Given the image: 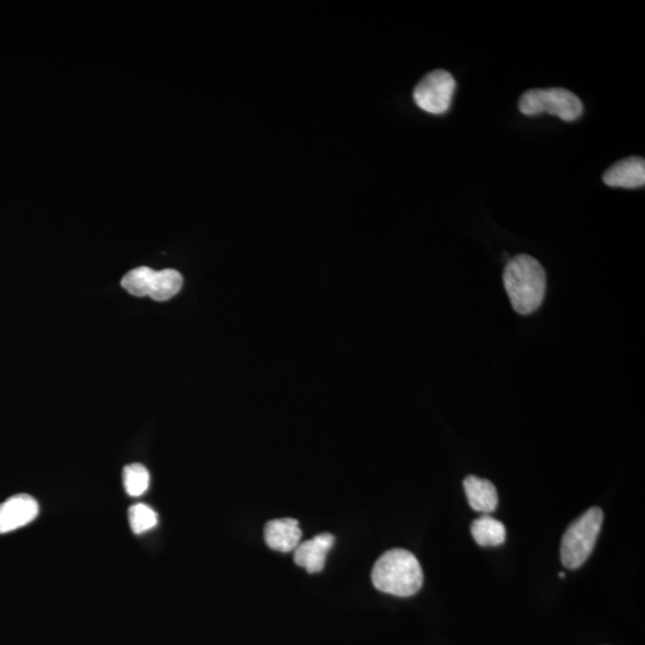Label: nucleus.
Segmentation results:
<instances>
[{
  "instance_id": "1",
  "label": "nucleus",
  "mask_w": 645,
  "mask_h": 645,
  "mask_svg": "<svg viewBox=\"0 0 645 645\" xmlns=\"http://www.w3.org/2000/svg\"><path fill=\"white\" fill-rule=\"evenodd\" d=\"M503 282L513 309L530 315L542 305L546 291L545 270L536 258L518 255L507 262Z\"/></svg>"
},
{
  "instance_id": "2",
  "label": "nucleus",
  "mask_w": 645,
  "mask_h": 645,
  "mask_svg": "<svg viewBox=\"0 0 645 645\" xmlns=\"http://www.w3.org/2000/svg\"><path fill=\"white\" fill-rule=\"evenodd\" d=\"M372 581L380 592L408 598L420 591L423 571L414 554L403 549H393L385 552L374 564Z\"/></svg>"
},
{
  "instance_id": "3",
  "label": "nucleus",
  "mask_w": 645,
  "mask_h": 645,
  "mask_svg": "<svg viewBox=\"0 0 645 645\" xmlns=\"http://www.w3.org/2000/svg\"><path fill=\"white\" fill-rule=\"evenodd\" d=\"M604 521V512L598 507L588 509L564 533L561 558L565 568L577 569L591 556Z\"/></svg>"
},
{
  "instance_id": "4",
  "label": "nucleus",
  "mask_w": 645,
  "mask_h": 645,
  "mask_svg": "<svg viewBox=\"0 0 645 645\" xmlns=\"http://www.w3.org/2000/svg\"><path fill=\"white\" fill-rule=\"evenodd\" d=\"M519 109L527 116L546 113L571 122L580 118L583 104L574 92L567 89H532L520 97Z\"/></svg>"
},
{
  "instance_id": "5",
  "label": "nucleus",
  "mask_w": 645,
  "mask_h": 645,
  "mask_svg": "<svg viewBox=\"0 0 645 645\" xmlns=\"http://www.w3.org/2000/svg\"><path fill=\"white\" fill-rule=\"evenodd\" d=\"M121 286L135 297H150L156 301H167L181 291L183 278L177 270H153L139 267L128 272L121 280Z\"/></svg>"
},
{
  "instance_id": "6",
  "label": "nucleus",
  "mask_w": 645,
  "mask_h": 645,
  "mask_svg": "<svg viewBox=\"0 0 645 645\" xmlns=\"http://www.w3.org/2000/svg\"><path fill=\"white\" fill-rule=\"evenodd\" d=\"M457 89L456 79L450 72L435 70L423 77L414 90V100L425 112L441 115L450 110L454 92Z\"/></svg>"
},
{
  "instance_id": "7",
  "label": "nucleus",
  "mask_w": 645,
  "mask_h": 645,
  "mask_svg": "<svg viewBox=\"0 0 645 645\" xmlns=\"http://www.w3.org/2000/svg\"><path fill=\"white\" fill-rule=\"evenodd\" d=\"M39 503L27 494L11 496L0 505V534L18 530L38 518Z\"/></svg>"
},
{
  "instance_id": "8",
  "label": "nucleus",
  "mask_w": 645,
  "mask_h": 645,
  "mask_svg": "<svg viewBox=\"0 0 645 645\" xmlns=\"http://www.w3.org/2000/svg\"><path fill=\"white\" fill-rule=\"evenodd\" d=\"M335 537L330 533L318 534L315 538L300 543L294 550V562L299 567L307 570V573L316 574L325 567V561L331 549H333Z\"/></svg>"
},
{
  "instance_id": "9",
  "label": "nucleus",
  "mask_w": 645,
  "mask_h": 645,
  "mask_svg": "<svg viewBox=\"0 0 645 645\" xmlns=\"http://www.w3.org/2000/svg\"><path fill=\"white\" fill-rule=\"evenodd\" d=\"M613 188L635 189L645 184V161L642 157H628L613 164L602 176Z\"/></svg>"
},
{
  "instance_id": "10",
  "label": "nucleus",
  "mask_w": 645,
  "mask_h": 645,
  "mask_svg": "<svg viewBox=\"0 0 645 645\" xmlns=\"http://www.w3.org/2000/svg\"><path fill=\"white\" fill-rule=\"evenodd\" d=\"M301 536L299 522L292 518L272 520L264 527V539L269 548L284 554L297 549Z\"/></svg>"
},
{
  "instance_id": "11",
  "label": "nucleus",
  "mask_w": 645,
  "mask_h": 645,
  "mask_svg": "<svg viewBox=\"0 0 645 645\" xmlns=\"http://www.w3.org/2000/svg\"><path fill=\"white\" fill-rule=\"evenodd\" d=\"M464 489L473 511L483 514L496 511L497 505H499V495H497L495 485L488 479L476 476L466 477Z\"/></svg>"
},
{
  "instance_id": "12",
  "label": "nucleus",
  "mask_w": 645,
  "mask_h": 645,
  "mask_svg": "<svg viewBox=\"0 0 645 645\" xmlns=\"http://www.w3.org/2000/svg\"><path fill=\"white\" fill-rule=\"evenodd\" d=\"M471 533L476 543L481 546L502 545L507 536L505 525L488 514L472 522Z\"/></svg>"
},
{
  "instance_id": "13",
  "label": "nucleus",
  "mask_w": 645,
  "mask_h": 645,
  "mask_svg": "<svg viewBox=\"0 0 645 645\" xmlns=\"http://www.w3.org/2000/svg\"><path fill=\"white\" fill-rule=\"evenodd\" d=\"M124 485L129 496L144 495L150 487V472L141 464L127 465L124 470Z\"/></svg>"
},
{
  "instance_id": "14",
  "label": "nucleus",
  "mask_w": 645,
  "mask_h": 645,
  "mask_svg": "<svg viewBox=\"0 0 645 645\" xmlns=\"http://www.w3.org/2000/svg\"><path fill=\"white\" fill-rule=\"evenodd\" d=\"M129 525L135 534H143L157 526L158 516L146 505H135L128 512Z\"/></svg>"
},
{
  "instance_id": "15",
  "label": "nucleus",
  "mask_w": 645,
  "mask_h": 645,
  "mask_svg": "<svg viewBox=\"0 0 645 645\" xmlns=\"http://www.w3.org/2000/svg\"><path fill=\"white\" fill-rule=\"evenodd\" d=\"M559 577H562V579H563V577H565V574L561 573V574H559Z\"/></svg>"
}]
</instances>
